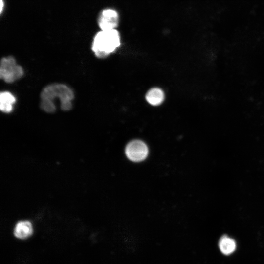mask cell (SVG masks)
Segmentation results:
<instances>
[{
  "label": "cell",
  "instance_id": "3957f363",
  "mask_svg": "<svg viewBox=\"0 0 264 264\" xmlns=\"http://www.w3.org/2000/svg\"><path fill=\"white\" fill-rule=\"evenodd\" d=\"M23 70L12 56L2 58L0 62V77L7 83H12L21 78Z\"/></svg>",
  "mask_w": 264,
  "mask_h": 264
},
{
  "label": "cell",
  "instance_id": "7a4b0ae2",
  "mask_svg": "<svg viewBox=\"0 0 264 264\" xmlns=\"http://www.w3.org/2000/svg\"><path fill=\"white\" fill-rule=\"evenodd\" d=\"M120 34L117 30H101L94 36L92 50L98 58L106 57L120 45Z\"/></svg>",
  "mask_w": 264,
  "mask_h": 264
},
{
  "label": "cell",
  "instance_id": "277c9868",
  "mask_svg": "<svg viewBox=\"0 0 264 264\" xmlns=\"http://www.w3.org/2000/svg\"><path fill=\"white\" fill-rule=\"evenodd\" d=\"M125 152L128 159L134 162L144 160L149 154L148 146L140 140H134L130 142L126 146Z\"/></svg>",
  "mask_w": 264,
  "mask_h": 264
},
{
  "label": "cell",
  "instance_id": "6da1fadb",
  "mask_svg": "<svg viewBox=\"0 0 264 264\" xmlns=\"http://www.w3.org/2000/svg\"><path fill=\"white\" fill-rule=\"evenodd\" d=\"M40 106L41 109L48 113L56 110L54 101L57 98L60 102L62 110L67 111L72 106V101L74 98L72 90L67 86L62 84H53L46 86L41 93Z\"/></svg>",
  "mask_w": 264,
  "mask_h": 264
},
{
  "label": "cell",
  "instance_id": "9c48e42d",
  "mask_svg": "<svg viewBox=\"0 0 264 264\" xmlns=\"http://www.w3.org/2000/svg\"><path fill=\"white\" fill-rule=\"evenodd\" d=\"M147 101L153 106L161 104L164 99L163 91L159 88H153L150 89L146 95Z\"/></svg>",
  "mask_w": 264,
  "mask_h": 264
},
{
  "label": "cell",
  "instance_id": "ba28073f",
  "mask_svg": "<svg viewBox=\"0 0 264 264\" xmlns=\"http://www.w3.org/2000/svg\"><path fill=\"white\" fill-rule=\"evenodd\" d=\"M219 246L223 254L228 255L234 252L236 248V243L234 239L224 235L219 240Z\"/></svg>",
  "mask_w": 264,
  "mask_h": 264
},
{
  "label": "cell",
  "instance_id": "5b68a950",
  "mask_svg": "<svg viewBox=\"0 0 264 264\" xmlns=\"http://www.w3.org/2000/svg\"><path fill=\"white\" fill-rule=\"evenodd\" d=\"M119 22V15L116 11L106 9L102 11L98 18V23L101 30L115 29Z\"/></svg>",
  "mask_w": 264,
  "mask_h": 264
},
{
  "label": "cell",
  "instance_id": "8992f818",
  "mask_svg": "<svg viewBox=\"0 0 264 264\" xmlns=\"http://www.w3.org/2000/svg\"><path fill=\"white\" fill-rule=\"evenodd\" d=\"M32 226L28 221H22L18 222L14 230L15 237L21 239L28 238L32 235Z\"/></svg>",
  "mask_w": 264,
  "mask_h": 264
},
{
  "label": "cell",
  "instance_id": "30bf717a",
  "mask_svg": "<svg viewBox=\"0 0 264 264\" xmlns=\"http://www.w3.org/2000/svg\"><path fill=\"white\" fill-rule=\"evenodd\" d=\"M3 2L2 0H0V12H2L3 5Z\"/></svg>",
  "mask_w": 264,
  "mask_h": 264
},
{
  "label": "cell",
  "instance_id": "52a82bcc",
  "mask_svg": "<svg viewBox=\"0 0 264 264\" xmlns=\"http://www.w3.org/2000/svg\"><path fill=\"white\" fill-rule=\"evenodd\" d=\"M16 102L15 97L8 91H3L0 94V109L4 113L10 112L14 104Z\"/></svg>",
  "mask_w": 264,
  "mask_h": 264
}]
</instances>
